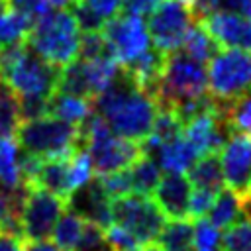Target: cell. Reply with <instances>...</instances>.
Returning a JSON list of instances; mask_svg holds the SVG:
<instances>
[{
  "label": "cell",
  "instance_id": "obj_1",
  "mask_svg": "<svg viewBox=\"0 0 251 251\" xmlns=\"http://www.w3.org/2000/svg\"><path fill=\"white\" fill-rule=\"evenodd\" d=\"M92 106L116 135L139 143L151 133L153 120L159 108L155 98L137 88L124 75V71L106 90H102L92 100Z\"/></svg>",
  "mask_w": 251,
  "mask_h": 251
},
{
  "label": "cell",
  "instance_id": "obj_2",
  "mask_svg": "<svg viewBox=\"0 0 251 251\" xmlns=\"http://www.w3.org/2000/svg\"><path fill=\"white\" fill-rule=\"evenodd\" d=\"M59 69L43 61L27 43L0 49V80L18 96H51Z\"/></svg>",
  "mask_w": 251,
  "mask_h": 251
},
{
  "label": "cell",
  "instance_id": "obj_3",
  "mask_svg": "<svg viewBox=\"0 0 251 251\" xmlns=\"http://www.w3.org/2000/svg\"><path fill=\"white\" fill-rule=\"evenodd\" d=\"M25 43L43 61L61 69L78 57L80 27L71 10L59 8L57 12L43 14L31 24Z\"/></svg>",
  "mask_w": 251,
  "mask_h": 251
},
{
  "label": "cell",
  "instance_id": "obj_4",
  "mask_svg": "<svg viewBox=\"0 0 251 251\" xmlns=\"http://www.w3.org/2000/svg\"><path fill=\"white\" fill-rule=\"evenodd\" d=\"M16 141L24 153L37 157H65L80 145V127L51 114L22 120L16 127Z\"/></svg>",
  "mask_w": 251,
  "mask_h": 251
},
{
  "label": "cell",
  "instance_id": "obj_5",
  "mask_svg": "<svg viewBox=\"0 0 251 251\" xmlns=\"http://www.w3.org/2000/svg\"><path fill=\"white\" fill-rule=\"evenodd\" d=\"M204 94H208L204 63L190 59L180 49L165 55L159 84L155 90L157 106L178 108Z\"/></svg>",
  "mask_w": 251,
  "mask_h": 251
},
{
  "label": "cell",
  "instance_id": "obj_6",
  "mask_svg": "<svg viewBox=\"0 0 251 251\" xmlns=\"http://www.w3.org/2000/svg\"><path fill=\"white\" fill-rule=\"evenodd\" d=\"M208 94L226 108L251 90V51L220 47L208 61Z\"/></svg>",
  "mask_w": 251,
  "mask_h": 251
},
{
  "label": "cell",
  "instance_id": "obj_7",
  "mask_svg": "<svg viewBox=\"0 0 251 251\" xmlns=\"http://www.w3.org/2000/svg\"><path fill=\"white\" fill-rule=\"evenodd\" d=\"M24 196L20 204V229L24 241L47 239L59 220L67 210V200L55 196L53 192L31 184L24 186Z\"/></svg>",
  "mask_w": 251,
  "mask_h": 251
},
{
  "label": "cell",
  "instance_id": "obj_8",
  "mask_svg": "<svg viewBox=\"0 0 251 251\" xmlns=\"http://www.w3.org/2000/svg\"><path fill=\"white\" fill-rule=\"evenodd\" d=\"M196 22L188 0H161L151 12L147 22V33L153 47L169 55L180 49V43Z\"/></svg>",
  "mask_w": 251,
  "mask_h": 251
},
{
  "label": "cell",
  "instance_id": "obj_9",
  "mask_svg": "<svg viewBox=\"0 0 251 251\" xmlns=\"http://www.w3.org/2000/svg\"><path fill=\"white\" fill-rule=\"evenodd\" d=\"M100 33L108 45L110 55L118 61L120 67L135 61L139 55H143L151 47L149 45L151 39H149L143 16L118 12L116 16L108 18L102 24Z\"/></svg>",
  "mask_w": 251,
  "mask_h": 251
},
{
  "label": "cell",
  "instance_id": "obj_10",
  "mask_svg": "<svg viewBox=\"0 0 251 251\" xmlns=\"http://www.w3.org/2000/svg\"><path fill=\"white\" fill-rule=\"evenodd\" d=\"M112 220L131 231L143 247L157 243V235L165 224V216L153 198L141 194H126L112 200Z\"/></svg>",
  "mask_w": 251,
  "mask_h": 251
},
{
  "label": "cell",
  "instance_id": "obj_11",
  "mask_svg": "<svg viewBox=\"0 0 251 251\" xmlns=\"http://www.w3.org/2000/svg\"><path fill=\"white\" fill-rule=\"evenodd\" d=\"M218 155L222 163L224 186L229 188L245 204L251 184V135L241 131H229Z\"/></svg>",
  "mask_w": 251,
  "mask_h": 251
},
{
  "label": "cell",
  "instance_id": "obj_12",
  "mask_svg": "<svg viewBox=\"0 0 251 251\" xmlns=\"http://www.w3.org/2000/svg\"><path fill=\"white\" fill-rule=\"evenodd\" d=\"M220 47H239L251 51V18L231 12L216 10L198 20Z\"/></svg>",
  "mask_w": 251,
  "mask_h": 251
},
{
  "label": "cell",
  "instance_id": "obj_13",
  "mask_svg": "<svg viewBox=\"0 0 251 251\" xmlns=\"http://www.w3.org/2000/svg\"><path fill=\"white\" fill-rule=\"evenodd\" d=\"M192 184L184 175L167 173L159 178L157 188L153 192V200L169 220L175 218H188V198H190Z\"/></svg>",
  "mask_w": 251,
  "mask_h": 251
},
{
  "label": "cell",
  "instance_id": "obj_14",
  "mask_svg": "<svg viewBox=\"0 0 251 251\" xmlns=\"http://www.w3.org/2000/svg\"><path fill=\"white\" fill-rule=\"evenodd\" d=\"M67 206L71 210L78 212L88 222L100 226L102 229H106L114 222L112 220V200L104 194L98 180H90L84 186H80L78 190H75L73 196L69 198Z\"/></svg>",
  "mask_w": 251,
  "mask_h": 251
},
{
  "label": "cell",
  "instance_id": "obj_15",
  "mask_svg": "<svg viewBox=\"0 0 251 251\" xmlns=\"http://www.w3.org/2000/svg\"><path fill=\"white\" fill-rule=\"evenodd\" d=\"M73 155V153H71ZM41 157L39 169L35 173V180L33 184L53 192L55 196L63 198L69 202V198L73 196V184H71V173H69V157ZM31 186V184H29Z\"/></svg>",
  "mask_w": 251,
  "mask_h": 251
},
{
  "label": "cell",
  "instance_id": "obj_16",
  "mask_svg": "<svg viewBox=\"0 0 251 251\" xmlns=\"http://www.w3.org/2000/svg\"><path fill=\"white\" fill-rule=\"evenodd\" d=\"M186 173H188L186 176L188 182L196 188H206L210 192H220L224 188V175H222V163L218 151L196 157V161Z\"/></svg>",
  "mask_w": 251,
  "mask_h": 251
},
{
  "label": "cell",
  "instance_id": "obj_17",
  "mask_svg": "<svg viewBox=\"0 0 251 251\" xmlns=\"http://www.w3.org/2000/svg\"><path fill=\"white\" fill-rule=\"evenodd\" d=\"M92 112H94L92 100L82 98V96H75L67 92H53L49 98V114L69 124H75V126H80Z\"/></svg>",
  "mask_w": 251,
  "mask_h": 251
},
{
  "label": "cell",
  "instance_id": "obj_18",
  "mask_svg": "<svg viewBox=\"0 0 251 251\" xmlns=\"http://www.w3.org/2000/svg\"><path fill=\"white\" fill-rule=\"evenodd\" d=\"M86 222H88L86 218H82L78 212H75L67 206V210L59 216V220H57V224L51 231L53 245L59 251H76V247L80 243V237L84 233Z\"/></svg>",
  "mask_w": 251,
  "mask_h": 251
},
{
  "label": "cell",
  "instance_id": "obj_19",
  "mask_svg": "<svg viewBox=\"0 0 251 251\" xmlns=\"http://www.w3.org/2000/svg\"><path fill=\"white\" fill-rule=\"evenodd\" d=\"M153 157L159 159V167H163L165 171L184 175V173L192 167V163L196 161L198 155H196L194 149L186 143V139H182V137L178 135V137H175L173 141L163 143V145L155 151Z\"/></svg>",
  "mask_w": 251,
  "mask_h": 251
},
{
  "label": "cell",
  "instance_id": "obj_20",
  "mask_svg": "<svg viewBox=\"0 0 251 251\" xmlns=\"http://www.w3.org/2000/svg\"><path fill=\"white\" fill-rule=\"evenodd\" d=\"M247 212L245 204L229 190V188H222L216 196H214V202L208 210V222H212L216 227H227L231 226L233 222H237L239 218H243Z\"/></svg>",
  "mask_w": 251,
  "mask_h": 251
},
{
  "label": "cell",
  "instance_id": "obj_21",
  "mask_svg": "<svg viewBox=\"0 0 251 251\" xmlns=\"http://www.w3.org/2000/svg\"><path fill=\"white\" fill-rule=\"evenodd\" d=\"M31 24H33V20L27 18L25 14H22L10 6H2L0 8V49L18 45V43H25Z\"/></svg>",
  "mask_w": 251,
  "mask_h": 251
},
{
  "label": "cell",
  "instance_id": "obj_22",
  "mask_svg": "<svg viewBox=\"0 0 251 251\" xmlns=\"http://www.w3.org/2000/svg\"><path fill=\"white\" fill-rule=\"evenodd\" d=\"M0 186L6 190L24 186L20 178V145L14 135L0 137Z\"/></svg>",
  "mask_w": 251,
  "mask_h": 251
},
{
  "label": "cell",
  "instance_id": "obj_23",
  "mask_svg": "<svg viewBox=\"0 0 251 251\" xmlns=\"http://www.w3.org/2000/svg\"><path fill=\"white\" fill-rule=\"evenodd\" d=\"M161 178V167L155 163V159L147 153H143L139 159H135L129 165V180H131V192L141 196H153L157 182Z\"/></svg>",
  "mask_w": 251,
  "mask_h": 251
},
{
  "label": "cell",
  "instance_id": "obj_24",
  "mask_svg": "<svg viewBox=\"0 0 251 251\" xmlns=\"http://www.w3.org/2000/svg\"><path fill=\"white\" fill-rule=\"evenodd\" d=\"M218 49H220V45L216 43V39L208 33V29L198 20L190 25V29L186 31V35L180 43V51L198 63H208L210 57Z\"/></svg>",
  "mask_w": 251,
  "mask_h": 251
},
{
  "label": "cell",
  "instance_id": "obj_25",
  "mask_svg": "<svg viewBox=\"0 0 251 251\" xmlns=\"http://www.w3.org/2000/svg\"><path fill=\"white\" fill-rule=\"evenodd\" d=\"M192 224L190 218L165 222L157 235V245L169 251H192Z\"/></svg>",
  "mask_w": 251,
  "mask_h": 251
},
{
  "label": "cell",
  "instance_id": "obj_26",
  "mask_svg": "<svg viewBox=\"0 0 251 251\" xmlns=\"http://www.w3.org/2000/svg\"><path fill=\"white\" fill-rule=\"evenodd\" d=\"M20 124V98L0 80V137L14 135Z\"/></svg>",
  "mask_w": 251,
  "mask_h": 251
},
{
  "label": "cell",
  "instance_id": "obj_27",
  "mask_svg": "<svg viewBox=\"0 0 251 251\" xmlns=\"http://www.w3.org/2000/svg\"><path fill=\"white\" fill-rule=\"evenodd\" d=\"M224 120L229 131H241L251 135V92H245L241 98L226 106Z\"/></svg>",
  "mask_w": 251,
  "mask_h": 251
},
{
  "label": "cell",
  "instance_id": "obj_28",
  "mask_svg": "<svg viewBox=\"0 0 251 251\" xmlns=\"http://www.w3.org/2000/svg\"><path fill=\"white\" fill-rule=\"evenodd\" d=\"M222 251H251V216L245 214L226 227L222 237Z\"/></svg>",
  "mask_w": 251,
  "mask_h": 251
},
{
  "label": "cell",
  "instance_id": "obj_29",
  "mask_svg": "<svg viewBox=\"0 0 251 251\" xmlns=\"http://www.w3.org/2000/svg\"><path fill=\"white\" fill-rule=\"evenodd\" d=\"M192 251H222V233L206 218L192 220Z\"/></svg>",
  "mask_w": 251,
  "mask_h": 251
},
{
  "label": "cell",
  "instance_id": "obj_30",
  "mask_svg": "<svg viewBox=\"0 0 251 251\" xmlns=\"http://www.w3.org/2000/svg\"><path fill=\"white\" fill-rule=\"evenodd\" d=\"M98 184L104 190V194L114 200L126 194H131V180H129V171L127 169H120L114 173H106V175H98Z\"/></svg>",
  "mask_w": 251,
  "mask_h": 251
},
{
  "label": "cell",
  "instance_id": "obj_31",
  "mask_svg": "<svg viewBox=\"0 0 251 251\" xmlns=\"http://www.w3.org/2000/svg\"><path fill=\"white\" fill-rule=\"evenodd\" d=\"M104 235L116 251H141L143 249V245L131 231H127L126 227H122L114 222L104 229Z\"/></svg>",
  "mask_w": 251,
  "mask_h": 251
},
{
  "label": "cell",
  "instance_id": "obj_32",
  "mask_svg": "<svg viewBox=\"0 0 251 251\" xmlns=\"http://www.w3.org/2000/svg\"><path fill=\"white\" fill-rule=\"evenodd\" d=\"M76 251H116L106 235H104V229L92 222H86V227H84V233L80 237V243L76 247Z\"/></svg>",
  "mask_w": 251,
  "mask_h": 251
},
{
  "label": "cell",
  "instance_id": "obj_33",
  "mask_svg": "<svg viewBox=\"0 0 251 251\" xmlns=\"http://www.w3.org/2000/svg\"><path fill=\"white\" fill-rule=\"evenodd\" d=\"M102 55H110L108 45L98 31H82L80 35V43H78V59H94V57H102Z\"/></svg>",
  "mask_w": 251,
  "mask_h": 251
},
{
  "label": "cell",
  "instance_id": "obj_34",
  "mask_svg": "<svg viewBox=\"0 0 251 251\" xmlns=\"http://www.w3.org/2000/svg\"><path fill=\"white\" fill-rule=\"evenodd\" d=\"M216 194L218 192H210L206 188H196L194 186V190H190V198H188V218L190 220L206 218Z\"/></svg>",
  "mask_w": 251,
  "mask_h": 251
},
{
  "label": "cell",
  "instance_id": "obj_35",
  "mask_svg": "<svg viewBox=\"0 0 251 251\" xmlns=\"http://www.w3.org/2000/svg\"><path fill=\"white\" fill-rule=\"evenodd\" d=\"M6 6H10V8H14V10L22 12V14H25L33 22L37 18H41L43 14H47L49 8H51L49 0H6Z\"/></svg>",
  "mask_w": 251,
  "mask_h": 251
},
{
  "label": "cell",
  "instance_id": "obj_36",
  "mask_svg": "<svg viewBox=\"0 0 251 251\" xmlns=\"http://www.w3.org/2000/svg\"><path fill=\"white\" fill-rule=\"evenodd\" d=\"M84 2L92 12H96L102 20H108L112 16H116L122 10V2L124 0H80Z\"/></svg>",
  "mask_w": 251,
  "mask_h": 251
},
{
  "label": "cell",
  "instance_id": "obj_37",
  "mask_svg": "<svg viewBox=\"0 0 251 251\" xmlns=\"http://www.w3.org/2000/svg\"><path fill=\"white\" fill-rule=\"evenodd\" d=\"M161 0H124L122 2V10L127 14H135V16H145L149 14Z\"/></svg>",
  "mask_w": 251,
  "mask_h": 251
},
{
  "label": "cell",
  "instance_id": "obj_38",
  "mask_svg": "<svg viewBox=\"0 0 251 251\" xmlns=\"http://www.w3.org/2000/svg\"><path fill=\"white\" fill-rule=\"evenodd\" d=\"M0 251H24V237L0 227Z\"/></svg>",
  "mask_w": 251,
  "mask_h": 251
},
{
  "label": "cell",
  "instance_id": "obj_39",
  "mask_svg": "<svg viewBox=\"0 0 251 251\" xmlns=\"http://www.w3.org/2000/svg\"><path fill=\"white\" fill-rule=\"evenodd\" d=\"M24 251H59V249L47 239H39V241H24Z\"/></svg>",
  "mask_w": 251,
  "mask_h": 251
},
{
  "label": "cell",
  "instance_id": "obj_40",
  "mask_svg": "<svg viewBox=\"0 0 251 251\" xmlns=\"http://www.w3.org/2000/svg\"><path fill=\"white\" fill-rule=\"evenodd\" d=\"M73 2H75V0H49V4H51L53 8H69Z\"/></svg>",
  "mask_w": 251,
  "mask_h": 251
},
{
  "label": "cell",
  "instance_id": "obj_41",
  "mask_svg": "<svg viewBox=\"0 0 251 251\" xmlns=\"http://www.w3.org/2000/svg\"><path fill=\"white\" fill-rule=\"evenodd\" d=\"M141 251H169V249H163L161 245H157V243H151V245H147V247H143Z\"/></svg>",
  "mask_w": 251,
  "mask_h": 251
},
{
  "label": "cell",
  "instance_id": "obj_42",
  "mask_svg": "<svg viewBox=\"0 0 251 251\" xmlns=\"http://www.w3.org/2000/svg\"><path fill=\"white\" fill-rule=\"evenodd\" d=\"M245 204H247V208L251 206V184H249V190H247V202Z\"/></svg>",
  "mask_w": 251,
  "mask_h": 251
},
{
  "label": "cell",
  "instance_id": "obj_43",
  "mask_svg": "<svg viewBox=\"0 0 251 251\" xmlns=\"http://www.w3.org/2000/svg\"><path fill=\"white\" fill-rule=\"evenodd\" d=\"M2 6H6V0H0V8H2Z\"/></svg>",
  "mask_w": 251,
  "mask_h": 251
}]
</instances>
